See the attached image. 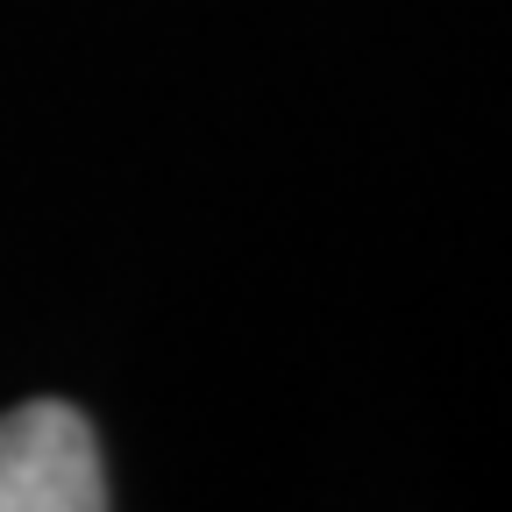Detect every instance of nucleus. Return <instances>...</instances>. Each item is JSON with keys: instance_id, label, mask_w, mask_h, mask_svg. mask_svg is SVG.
I'll use <instances>...</instances> for the list:
<instances>
[{"instance_id": "f257e3e1", "label": "nucleus", "mask_w": 512, "mask_h": 512, "mask_svg": "<svg viewBox=\"0 0 512 512\" xmlns=\"http://www.w3.org/2000/svg\"><path fill=\"white\" fill-rule=\"evenodd\" d=\"M107 477L79 406L29 399L0 413V512H100Z\"/></svg>"}]
</instances>
